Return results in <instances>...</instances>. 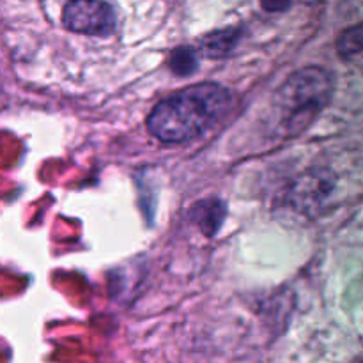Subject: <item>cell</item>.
<instances>
[{
    "mask_svg": "<svg viewBox=\"0 0 363 363\" xmlns=\"http://www.w3.org/2000/svg\"><path fill=\"white\" fill-rule=\"evenodd\" d=\"M333 94V78L319 66H308L287 78L277 91L275 105L289 137L307 130L325 110Z\"/></svg>",
    "mask_w": 363,
    "mask_h": 363,
    "instance_id": "obj_2",
    "label": "cell"
},
{
    "mask_svg": "<svg viewBox=\"0 0 363 363\" xmlns=\"http://www.w3.org/2000/svg\"><path fill=\"white\" fill-rule=\"evenodd\" d=\"M241 39V30L236 27H227L204 35L201 41V52L209 59H225L234 52Z\"/></svg>",
    "mask_w": 363,
    "mask_h": 363,
    "instance_id": "obj_6",
    "label": "cell"
},
{
    "mask_svg": "<svg viewBox=\"0 0 363 363\" xmlns=\"http://www.w3.org/2000/svg\"><path fill=\"white\" fill-rule=\"evenodd\" d=\"M230 105L233 92L223 85H190L155 106L147 117V130L162 144H184L204 133Z\"/></svg>",
    "mask_w": 363,
    "mask_h": 363,
    "instance_id": "obj_1",
    "label": "cell"
},
{
    "mask_svg": "<svg viewBox=\"0 0 363 363\" xmlns=\"http://www.w3.org/2000/svg\"><path fill=\"white\" fill-rule=\"evenodd\" d=\"M259 2L269 13H282L293 6V0H259Z\"/></svg>",
    "mask_w": 363,
    "mask_h": 363,
    "instance_id": "obj_9",
    "label": "cell"
},
{
    "mask_svg": "<svg viewBox=\"0 0 363 363\" xmlns=\"http://www.w3.org/2000/svg\"><path fill=\"white\" fill-rule=\"evenodd\" d=\"M169 67L177 77H190L199 67V52L194 46L174 48L169 57Z\"/></svg>",
    "mask_w": 363,
    "mask_h": 363,
    "instance_id": "obj_7",
    "label": "cell"
},
{
    "mask_svg": "<svg viewBox=\"0 0 363 363\" xmlns=\"http://www.w3.org/2000/svg\"><path fill=\"white\" fill-rule=\"evenodd\" d=\"M337 52L344 60H354L362 53V25L347 28L337 39Z\"/></svg>",
    "mask_w": 363,
    "mask_h": 363,
    "instance_id": "obj_8",
    "label": "cell"
},
{
    "mask_svg": "<svg viewBox=\"0 0 363 363\" xmlns=\"http://www.w3.org/2000/svg\"><path fill=\"white\" fill-rule=\"evenodd\" d=\"M62 23L74 34L106 38L116 30L117 16L103 0H69L62 11Z\"/></svg>",
    "mask_w": 363,
    "mask_h": 363,
    "instance_id": "obj_4",
    "label": "cell"
},
{
    "mask_svg": "<svg viewBox=\"0 0 363 363\" xmlns=\"http://www.w3.org/2000/svg\"><path fill=\"white\" fill-rule=\"evenodd\" d=\"M190 215L199 230L204 236L213 238L223 225V220L227 216V206L220 199H204L191 206Z\"/></svg>",
    "mask_w": 363,
    "mask_h": 363,
    "instance_id": "obj_5",
    "label": "cell"
},
{
    "mask_svg": "<svg viewBox=\"0 0 363 363\" xmlns=\"http://www.w3.org/2000/svg\"><path fill=\"white\" fill-rule=\"evenodd\" d=\"M337 176L328 169H314L301 174L291 184L287 201L294 211L305 216H321L335 201Z\"/></svg>",
    "mask_w": 363,
    "mask_h": 363,
    "instance_id": "obj_3",
    "label": "cell"
},
{
    "mask_svg": "<svg viewBox=\"0 0 363 363\" xmlns=\"http://www.w3.org/2000/svg\"><path fill=\"white\" fill-rule=\"evenodd\" d=\"M303 4H308V6H318V4H321L323 0H301Z\"/></svg>",
    "mask_w": 363,
    "mask_h": 363,
    "instance_id": "obj_10",
    "label": "cell"
}]
</instances>
